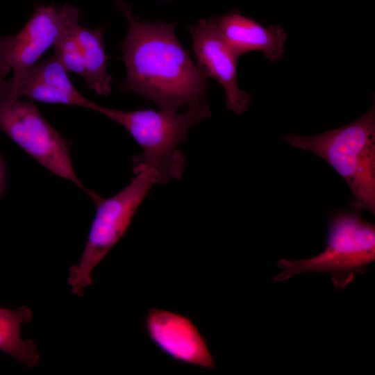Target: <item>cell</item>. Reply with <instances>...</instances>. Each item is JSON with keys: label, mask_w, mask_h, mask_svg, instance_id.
I'll use <instances>...</instances> for the list:
<instances>
[{"label": "cell", "mask_w": 375, "mask_h": 375, "mask_svg": "<svg viewBox=\"0 0 375 375\" xmlns=\"http://www.w3.org/2000/svg\"><path fill=\"white\" fill-rule=\"evenodd\" d=\"M116 4L128 25L120 44L126 67L120 90L167 111L203 102L208 83L176 37V24L150 23L135 17L122 1Z\"/></svg>", "instance_id": "6da1fadb"}, {"label": "cell", "mask_w": 375, "mask_h": 375, "mask_svg": "<svg viewBox=\"0 0 375 375\" xmlns=\"http://www.w3.org/2000/svg\"><path fill=\"white\" fill-rule=\"evenodd\" d=\"M97 112L130 133L142 150L132 159L133 172L151 170L158 184L182 176L185 159L178 146L186 141L193 125L211 115L205 101L190 106L183 113L161 109L124 111L99 105Z\"/></svg>", "instance_id": "7a4b0ae2"}, {"label": "cell", "mask_w": 375, "mask_h": 375, "mask_svg": "<svg viewBox=\"0 0 375 375\" xmlns=\"http://www.w3.org/2000/svg\"><path fill=\"white\" fill-rule=\"evenodd\" d=\"M290 146L323 158L347 183L358 210L375 213V101L353 122L315 135L287 133Z\"/></svg>", "instance_id": "3957f363"}, {"label": "cell", "mask_w": 375, "mask_h": 375, "mask_svg": "<svg viewBox=\"0 0 375 375\" xmlns=\"http://www.w3.org/2000/svg\"><path fill=\"white\" fill-rule=\"evenodd\" d=\"M375 260L374 226L354 212H340L331 220L326 246L318 255L307 259H280L281 269L274 281L282 282L308 272L331 275L337 290L344 289L356 273L366 272Z\"/></svg>", "instance_id": "277c9868"}, {"label": "cell", "mask_w": 375, "mask_h": 375, "mask_svg": "<svg viewBox=\"0 0 375 375\" xmlns=\"http://www.w3.org/2000/svg\"><path fill=\"white\" fill-rule=\"evenodd\" d=\"M118 193L103 199L97 197L88 240L78 265L69 269L67 283L74 294L81 296L92 283L91 274L127 231L137 209L156 183L153 173L143 169Z\"/></svg>", "instance_id": "5b68a950"}, {"label": "cell", "mask_w": 375, "mask_h": 375, "mask_svg": "<svg viewBox=\"0 0 375 375\" xmlns=\"http://www.w3.org/2000/svg\"><path fill=\"white\" fill-rule=\"evenodd\" d=\"M0 128L50 172L95 197L76 174L67 142L34 104L20 99L0 104Z\"/></svg>", "instance_id": "8992f818"}, {"label": "cell", "mask_w": 375, "mask_h": 375, "mask_svg": "<svg viewBox=\"0 0 375 375\" xmlns=\"http://www.w3.org/2000/svg\"><path fill=\"white\" fill-rule=\"evenodd\" d=\"M79 21L80 12L72 5H37L19 33L0 35V80L7 79L10 74L8 78L17 77L35 65L70 26Z\"/></svg>", "instance_id": "52a82bcc"}, {"label": "cell", "mask_w": 375, "mask_h": 375, "mask_svg": "<svg viewBox=\"0 0 375 375\" xmlns=\"http://www.w3.org/2000/svg\"><path fill=\"white\" fill-rule=\"evenodd\" d=\"M22 97L96 112L99 106L78 92L54 54L36 62L17 77L0 80V104Z\"/></svg>", "instance_id": "ba28073f"}, {"label": "cell", "mask_w": 375, "mask_h": 375, "mask_svg": "<svg viewBox=\"0 0 375 375\" xmlns=\"http://www.w3.org/2000/svg\"><path fill=\"white\" fill-rule=\"evenodd\" d=\"M144 327L155 347L173 360L207 370L215 368L206 340L186 316L151 308L144 317Z\"/></svg>", "instance_id": "9c48e42d"}, {"label": "cell", "mask_w": 375, "mask_h": 375, "mask_svg": "<svg viewBox=\"0 0 375 375\" xmlns=\"http://www.w3.org/2000/svg\"><path fill=\"white\" fill-rule=\"evenodd\" d=\"M193 41L197 67L205 78H211L224 89L228 109L237 115L246 111L251 96L238 85V57L217 31L212 17L188 26Z\"/></svg>", "instance_id": "30bf717a"}, {"label": "cell", "mask_w": 375, "mask_h": 375, "mask_svg": "<svg viewBox=\"0 0 375 375\" xmlns=\"http://www.w3.org/2000/svg\"><path fill=\"white\" fill-rule=\"evenodd\" d=\"M212 19L219 34L238 58L250 51H259L269 61L275 62L285 53L288 35L280 25L265 28L238 10Z\"/></svg>", "instance_id": "8fae6325"}, {"label": "cell", "mask_w": 375, "mask_h": 375, "mask_svg": "<svg viewBox=\"0 0 375 375\" xmlns=\"http://www.w3.org/2000/svg\"><path fill=\"white\" fill-rule=\"evenodd\" d=\"M75 32L84 58L83 78L97 94L108 95L111 91L112 76L107 69L108 58L103 46L102 27L88 29L78 24Z\"/></svg>", "instance_id": "7c38bea8"}, {"label": "cell", "mask_w": 375, "mask_h": 375, "mask_svg": "<svg viewBox=\"0 0 375 375\" xmlns=\"http://www.w3.org/2000/svg\"><path fill=\"white\" fill-rule=\"evenodd\" d=\"M33 317L31 310L22 306L15 310L0 308V350L28 367H33L39 360L35 343L24 340L21 326Z\"/></svg>", "instance_id": "4fadbf2b"}, {"label": "cell", "mask_w": 375, "mask_h": 375, "mask_svg": "<svg viewBox=\"0 0 375 375\" xmlns=\"http://www.w3.org/2000/svg\"><path fill=\"white\" fill-rule=\"evenodd\" d=\"M79 22L70 26L59 38L53 47L54 55L67 72L84 74V58L76 35L75 29Z\"/></svg>", "instance_id": "5bb4252c"}]
</instances>
